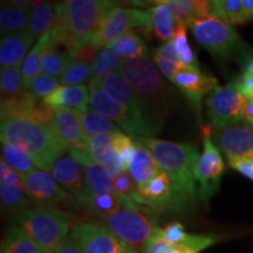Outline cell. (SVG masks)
I'll use <instances>...</instances> for the list:
<instances>
[{
  "label": "cell",
  "mask_w": 253,
  "mask_h": 253,
  "mask_svg": "<svg viewBox=\"0 0 253 253\" xmlns=\"http://www.w3.org/2000/svg\"><path fill=\"white\" fill-rule=\"evenodd\" d=\"M116 2L107 0H68L55 5V25L52 40L72 53L93 39L103 19Z\"/></svg>",
  "instance_id": "obj_1"
},
{
  "label": "cell",
  "mask_w": 253,
  "mask_h": 253,
  "mask_svg": "<svg viewBox=\"0 0 253 253\" xmlns=\"http://www.w3.org/2000/svg\"><path fill=\"white\" fill-rule=\"evenodd\" d=\"M119 73L143 104L149 122L161 130L176 107L173 91L161 72L149 59H123Z\"/></svg>",
  "instance_id": "obj_2"
},
{
  "label": "cell",
  "mask_w": 253,
  "mask_h": 253,
  "mask_svg": "<svg viewBox=\"0 0 253 253\" xmlns=\"http://www.w3.org/2000/svg\"><path fill=\"white\" fill-rule=\"evenodd\" d=\"M1 143L20 147L36 164L37 169L50 172L54 164L67 149L60 140L53 121L48 125H36L21 120H1Z\"/></svg>",
  "instance_id": "obj_3"
},
{
  "label": "cell",
  "mask_w": 253,
  "mask_h": 253,
  "mask_svg": "<svg viewBox=\"0 0 253 253\" xmlns=\"http://www.w3.org/2000/svg\"><path fill=\"white\" fill-rule=\"evenodd\" d=\"M151 151L161 170L169 175L176 191L186 207L196 196L195 167L199 160L198 149L189 143H176L151 137L141 140Z\"/></svg>",
  "instance_id": "obj_4"
},
{
  "label": "cell",
  "mask_w": 253,
  "mask_h": 253,
  "mask_svg": "<svg viewBox=\"0 0 253 253\" xmlns=\"http://www.w3.org/2000/svg\"><path fill=\"white\" fill-rule=\"evenodd\" d=\"M71 214L53 208L25 210L14 216L15 225L23 229L43 253H54L71 235Z\"/></svg>",
  "instance_id": "obj_5"
},
{
  "label": "cell",
  "mask_w": 253,
  "mask_h": 253,
  "mask_svg": "<svg viewBox=\"0 0 253 253\" xmlns=\"http://www.w3.org/2000/svg\"><path fill=\"white\" fill-rule=\"evenodd\" d=\"M103 221L125 244L142 251L158 229L154 211L134 201H123V207Z\"/></svg>",
  "instance_id": "obj_6"
},
{
  "label": "cell",
  "mask_w": 253,
  "mask_h": 253,
  "mask_svg": "<svg viewBox=\"0 0 253 253\" xmlns=\"http://www.w3.org/2000/svg\"><path fill=\"white\" fill-rule=\"evenodd\" d=\"M136 27L140 28L143 31V34L149 37L153 32L150 14L140 9L121 7L116 5L103 19L99 31L95 33L90 41L97 49L101 50L113 45L120 38L125 36L126 32Z\"/></svg>",
  "instance_id": "obj_7"
},
{
  "label": "cell",
  "mask_w": 253,
  "mask_h": 253,
  "mask_svg": "<svg viewBox=\"0 0 253 253\" xmlns=\"http://www.w3.org/2000/svg\"><path fill=\"white\" fill-rule=\"evenodd\" d=\"M90 94V106L95 112L100 113L104 118L118 123L126 134L134 140L151 138L160 130L143 119L137 118L121 104L113 100L102 89L97 87H88Z\"/></svg>",
  "instance_id": "obj_8"
},
{
  "label": "cell",
  "mask_w": 253,
  "mask_h": 253,
  "mask_svg": "<svg viewBox=\"0 0 253 253\" xmlns=\"http://www.w3.org/2000/svg\"><path fill=\"white\" fill-rule=\"evenodd\" d=\"M195 39L214 58L226 59L242 45L236 28L214 15L195 21L191 27Z\"/></svg>",
  "instance_id": "obj_9"
},
{
  "label": "cell",
  "mask_w": 253,
  "mask_h": 253,
  "mask_svg": "<svg viewBox=\"0 0 253 253\" xmlns=\"http://www.w3.org/2000/svg\"><path fill=\"white\" fill-rule=\"evenodd\" d=\"M203 153L195 167V178L198 182V197L208 203L219 188L224 172L220 151L212 141V126L203 128Z\"/></svg>",
  "instance_id": "obj_10"
},
{
  "label": "cell",
  "mask_w": 253,
  "mask_h": 253,
  "mask_svg": "<svg viewBox=\"0 0 253 253\" xmlns=\"http://www.w3.org/2000/svg\"><path fill=\"white\" fill-rule=\"evenodd\" d=\"M246 97L240 93L236 80L217 86L207 100L209 118L213 129H221L243 121Z\"/></svg>",
  "instance_id": "obj_11"
},
{
  "label": "cell",
  "mask_w": 253,
  "mask_h": 253,
  "mask_svg": "<svg viewBox=\"0 0 253 253\" xmlns=\"http://www.w3.org/2000/svg\"><path fill=\"white\" fill-rule=\"evenodd\" d=\"M132 201L150 209L154 212H162L166 210L183 211L188 208L177 194L172 179L163 170L147 184L138 186Z\"/></svg>",
  "instance_id": "obj_12"
},
{
  "label": "cell",
  "mask_w": 253,
  "mask_h": 253,
  "mask_svg": "<svg viewBox=\"0 0 253 253\" xmlns=\"http://www.w3.org/2000/svg\"><path fill=\"white\" fill-rule=\"evenodd\" d=\"M0 113L1 120H21L36 125H48L54 119V110L42 99L34 97L30 90L1 99Z\"/></svg>",
  "instance_id": "obj_13"
},
{
  "label": "cell",
  "mask_w": 253,
  "mask_h": 253,
  "mask_svg": "<svg viewBox=\"0 0 253 253\" xmlns=\"http://www.w3.org/2000/svg\"><path fill=\"white\" fill-rule=\"evenodd\" d=\"M23 182L31 204L37 208H52L66 201L72 203V195L60 186L49 172L37 169L23 177Z\"/></svg>",
  "instance_id": "obj_14"
},
{
  "label": "cell",
  "mask_w": 253,
  "mask_h": 253,
  "mask_svg": "<svg viewBox=\"0 0 253 253\" xmlns=\"http://www.w3.org/2000/svg\"><path fill=\"white\" fill-rule=\"evenodd\" d=\"M82 253H122L128 248L106 225L79 223L72 227Z\"/></svg>",
  "instance_id": "obj_15"
},
{
  "label": "cell",
  "mask_w": 253,
  "mask_h": 253,
  "mask_svg": "<svg viewBox=\"0 0 253 253\" xmlns=\"http://www.w3.org/2000/svg\"><path fill=\"white\" fill-rule=\"evenodd\" d=\"M218 149L231 158H253V126L244 121L221 129L212 128Z\"/></svg>",
  "instance_id": "obj_16"
},
{
  "label": "cell",
  "mask_w": 253,
  "mask_h": 253,
  "mask_svg": "<svg viewBox=\"0 0 253 253\" xmlns=\"http://www.w3.org/2000/svg\"><path fill=\"white\" fill-rule=\"evenodd\" d=\"M0 202L2 211L23 212L31 205L23 178L1 158L0 161Z\"/></svg>",
  "instance_id": "obj_17"
},
{
  "label": "cell",
  "mask_w": 253,
  "mask_h": 253,
  "mask_svg": "<svg viewBox=\"0 0 253 253\" xmlns=\"http://www.w3.org/2000/svg\"><path fill=\"white\" fill-rule=\"evenodd\" d=\"M171 82L190 101L198 115L201 112L202 99L207 94L212 93L217 87L216 78L194 69H183L177 73Z\"/></svg>",
  "instance_id": "obj_18"
},
{
  "label": "cell",
  "mask_w": 253,
  "mask_h": 253,
  "mask_svg": "<svg viewBox=\"0 0 253 253\" xmlns=\"http://www.w3.org/2000/svg\"><path fill=\"white\" fill-rule=\"evenodd\" d=\"M68 155H71V157L74 158L84 168V196L114 194L113 177L102 166L95 162L84 150L72 149L68 151Z\"/></svg>",
  "instance_id": "obj_19"
},
{
  "label": "cell",
  "mask_w": 253,
  "mask_h": 253,
  "mask_svg": "<svg viewBox=\"0 0 253 253\" xmlns=\"http://www.w3.org/2000/svg\"><path fill=\"white\" fill-rule=\"evenodd\" d=\"M88 87L100 88V89H102L107 95H109L113 100H115L116 102L121 104L125 108L130 110L135 116L149 122V120L147 118V114H145L143 104H142L140 99L136 96V94L132 91L130 86L126 84V81L123 79V77L119 72L114 73L110 77L103 79L102 81L99 82V84H95V82L89 81ZM155 128H156V126H155ZM158 130H160V129H158Z\"/></svg>",
  "instance_id": "obj_20"
},
{
  "label": "cell",
  "mask_w": 253,
  "mask_h": 253,
  "mask_svg": "<svg viewBox=\"0 0 253 253\" xmlns=\"http://www.w3.org/2000/svg\"><path fill=\"white\" fill-rule=\"evenodd\" d=\"M53 110H54L53 125L67 151L72 149L84 150L87 138L82 130L77 110L61 108Z\"/></svg>",
  "instance_id": "obj_21"
},
{
  "label": "cell",
  "mask_w": 253,
  "mask_h": 253,
  "mask_svg": "<svg viewBox=\"0 0 253 253\" xmlns=\"http://www.w3.org/2000/svg\"><path fill=\"white\" fill-rule=\"evenodd\" d=\"M52 176L68 194L72 195L73 201L84 196V168L71 155H63L58 160L52 169Z\"/></svg>",
  "instance_id": "obj_22"
},
{
  "label": "cell",
  "mask_w": 253,
  "mask_h": 253,
  "mask_svg": "<svg viewBox=\"0 0 253 253\" xmlns=\"http://www.w3.org/2000/svg\"><path fill=\"white\" fill-rule=\"evenodd\" d=\"M52 109H72L78 112H88V103H90V94L88 87L80 86H60L54 93L42 99Z\"/></svg>",
  "instance_id": "obj_23"
},
{
  "label": "cell",
  "mask_w": 253,
  "mask_h": 253,
  "mask_svg": "<svg viewBox=\"0 0 253 253\" xmlns=\"http://www.w3.org/2000/svg\"><path fill=\"white\" fill-rule=\"evenodd\" d=\"M34 38L28 32L13 33L1 37L0 42V66L1 69L23 65L28 54L27 50L34 42Z\"/></svg>",
  "instance_id": "obj_24"
},
{
  "label": "cell",
  "mask_w": 253,
  "mask_h": 253,
  "mask_svg": "<svg viewBox=\"0 0 253 253\" xmlns=\"http://www.w3.org/2000/svg\"><path fill=\"white\" fill-rule=\"evenodd\" d=\"M169 6L177 25L192 27L195 21L212 15V1L207 0H163Z\"/></svg>",
  "instance_id": "obj_25"
},
{
  "label": "cell",
  "mask_w": 253,
  "mask_h": 253,
  "mask_svg": "<svg viewBox=\"0 0 253 253\" xmlns=\"http://www.w3.org/2000/svg\"><path fill=\"white\" fill-rule=\"evenodd\" d=\"M212 15L235 26L253 21V0H214Z\"/></svg>",
  "instance_id": "obj_26"
},
{
  "label": "cell",
  "mask_w": 253,
  "mask_h": 253,
  "mask_svg": "<svg viewBox=\"0 0 253 253\" xmlns=\"http://www.w3.org/2000/svg\"><path fill=\"white\" fill-rule=\"evenodd\" d=\"M135 142L136 149L128 171L130 172L137 185L142 186L151 181L161 171V168L155 160L154 155L145 147L143 142L141 140H135Z\"/></svg>",
  "instance_id": "obj_27"
},
{
  "label": "cell",
  "mask_w": 253,
  "mask_h": 253,
  "mask_svg": "<svg viewBox=\"0 0 253 253\" xmlns=\"http://www.w3.org/2000/svg\"><path fill=\"white\" fill-rule=\"evenodd\" d=\"M33 8L31 6L8 5L2 2L0 8V33L1 37L28 32Z\"/></svg>",
  "instance_id": "obj_28"
},
{
  "label": "cell",
  "mask_w": 253,
  "mask_h": 253,
  "mask_svg": "<svg viewBox=\"0 0 253 253\" xmlns=\"http://www.w3.org/2000/svg\"><path fill=\"white\" fill-rule=\"evenodd\" d=\"M72 204L84 209L88 213L103 220L123 207V199L115 194H101L84 196L74 201Z\"/></svg>",
  "instance_id": "obj_29"
},
{
  "label": "cell",
  "mask_w": 253,
  "mask_h": 253,
  "mask_svg": "<svg viewBox=\"0 0 253 253\" xmlns=\"http://www.w3.org/2000/svg\"><path fill=\"white\" fill-rule=\"evenodd\" d=\"M154 4L155 6L148 11L151 18V28L157 39L166 43L168 41L173 40L178 25L171 9L167 4H164L163 0L155 1Z\"/></svg>",
  "instance_id": "obj_30"
},
{
  "label": "cell",
  "mask_w": 253,
  "mask_h": 253,
  "mask_svg": "<svg viewBox=\"0 0 253 253\" xmlns=\"http://www.w3.org/2000/svg\"><path fill=\"white\" fill-rule=\"evenodd\" d=\"M52 42V34L46 33L40 39H38L36 45L33 46L28 54L25 58L23 65H21V71H23L24 79V88L26 90L30 89L32 82L34 79L39 77L42 71V56L43 53L49 43Z\"/></svg>",
  "instance_id": "obj_31"
},
{
  "label": "cell",
  "mask_w": 253,
  "mask_h": 253,
  "mask_svg": "<svg viewBox=\"0 0 253 253\" xmlns=\"http://www.w3.org/2000/svg\"><path fill=\"white\" fill-rule=\"evenodd\" d=\"M0 253H43L31 237L18 225H11L6 230L1 242Z\"/></svg>",
  "instance_id": "obj_32"
},
{
  "label": "cell",
  "mask_w": 253,
  "mask_h": 253,
  "mask_svg": "<svg viewBox=\"0 0 253 253\" xmlns=\"http://www.w3.org/2000/svg\"><path fill=\"white\" fill-rule=\"evenodd\" d=\"M55 25V5L52 2H41L39 6L33 8L28 33L34 39L49 33Z\"/></svg>",
  "instance_id": "obj_33"
},
{
  "label": "cell",
  "mask_w": 253,
  "mask_h": 253,
  "mask_svg": "<svg viewBox=\"0 0 253 253\" xmlns=\"http://www.w3.org/2000/svg\"><path fill=\"white\" fill-rule=\"evenodd\" d=\"M78 115L79 119H80L82 130H84L87 140L96 135H113L120 130L115 123H113L110 120L104 118L100 113L95 112L93 108H89V110L86 113L78 112Z\"/></svg>",
  "instance_id": "obj_34"
},
{
  "label": "cell",
  "mask_w": 253,
  "mask_h": 253,
  "mask_svg": "<svg viewBox=\"0 0 253 253\" xmlns=\"http://www.w3.org/2000/svg\"><path fill=\"white\" fill-rule=\"evenodd\" d=\"M108 47H112L122 59L126 60L147 59L148 56L147 45L140 34L135 33L132 30L126 32L125 36Z\"/></svg>",
  "instance_id": "obj_35"
},
{
  "label": "cell",
  "mask_w": 253,
  "mask_h": 253,
  "mask_svg": "<svg viewBox=\"0 0 253 253\" xmlns=\"http://www.w3.org/2000/svg\"><path fill=\"white\" fill-rule=\"evenodd\" d=\"M1 158L19 176L23 177L36 171L37 167L26 151L14 144L1 143Z\"/></svg>",
  "instance_id": "obj_36"
},
{
  "label": "cell",
  "mask_w": 253,
  "mask_h": 253,
  "mask_svg": "<svg viewBox=\"0 0 253 253\" xmlns=\"http://www.w3.org/2000/svg\"><path fill=\"white\" fill-rule=\"evenodd\" d=\"M122 61L123 59L112 47H106V48L101 49L91 65L93 66V78L89 81L99 84L103 79L116 73V71L119 72Z\"/></svg>",
  "instance_id": "obj_37"
},
{
  "label": "cell",
  "mask_w": 253,
  "mask_h": 253,
  "mask_svg": "<svg viewBox=\"0 0 253 253\" xmlns=\"http://www.w3.org/2000/svg\"><path fill=\"white\" fill-rule=\"evenodd\" d=\"M58 45L52 40L42 56V73L60 78L71 61V55L67 52H60Z\"/></svg>",
  "instance_id": "obj_38"
},
{
  "label": "cell",
  "mask_w": 253,
  "mask_h": 253,
  "mask_svg": "<svg viewBox=\"0 0 253 253\" xmlns=\"http://www.w3.org/2000/svg\"><path fill=\"white\" fill-rule=\"evenodd\" d=\"M91 78H93V66L79 61V60L71 59L59 80L61 86H80L82 82Z\"/></svg>",
  "instance_id": "obj_39"
},
{
  "label": "cell",
  "mask_w": 253,
  "mask_h": 253,
  "mask_svg": "<svg viewBox=\"0 0 253 253\" xmlns=\"http://www.w3.org/2000/svg\"><path fill=\"white\" fill-rule=\"evenodd\" d=\"M0 89L1 99L13 97L26 90L24 88V79L21 66L1 69L0 73Z\"/></svg>",
  "instance_id": "obj_40"
},
{
  "label": "cell",
  "mask_w": 253,
  "mask_h": 253,
  "mask_svg": "<svg viewBox=\"0 0 253 253\" xmlns=\"http://www.w3.org/2000/svg\"><path fill=\"white\" fill-rule=\"evenodd\" d=\"M173 42L177 53H178L181 63L186 69H194V71H201L199 69V63L196 56L195 52L192 50L188 42V37H186V27L179 26L177 27L175 38H173Z\"/></svg>",
  "instance_id": "obj_41"
},
{
  "label": "cell",
  "mask_w": 253,
  "mask_h": 253,
  "mask_svg": "<svg viewBox=\"0 0 253 253\" xmlns=\"http://www.w3.org/2000/svg\"><path fill=\"white\" fill-rule=\"evenodd\" d=\"M113 147L119 154V156L121 157L125 168L128 170L136 149L135 140L125 132L119 130L115 134H113Z\"/></svg>",
  "instance_id": "obj_42"
},
{
  "label": "cell",
  "mask_w": 253,
  "mask_h": 253,
  "mask_svg": "<svg viewBox=\"0 0 253 253\" xmlns=\"http://www.w3.org/2000/svg\"><path fill=\"white\" fill-rule=\"evenodd\" d=\"M113 188L114 194L118 195L123 201H132L138 189V185L132 178L130 172L126 170V171H122L119 175L113 177Z\"/></svg>",
  "instance_id": "obj_43"
},
{
  "label": "cell",
  "mask_w": 253,
  "mask_h": 253,
  "mask_svg": "<svg viewBox=\"0 0 253 253\" xmlns=\"http://www.w3.org/2000/svg\"><path fill=\"white\" fill-rule=\"evenodd\" d=\"M60 86H61V84H60L59 78L41 73L39 77L34 79L28 90L37 99H45L50 94L54 93Z\"/></svg>",
  "instance_id": "obj_44"
},
{
  "label": "cell",
  "mask_w": 253,
  "mask_h": 253,
  "mask_svg": "<svg viewBox=\"0 0 253 253\" xmlns=\"http://www.w3.org/2000/svg\"><path fill=\"white\" fill-rule=\"evenodd\" d=\"M113 148V135L102 134L88 138L84 153H87L95 162H99L102 155Z\"/></svg>",
  "instance_id": "obj_45"
},
{
  "label": "cell",
  "mask_w": 253,
  "mask_h": 253,
  "mask_svg": "<svg viewBox=\"0 0 253 253\" xmlns=\"http://www.w3.org/2000/svg\"><path fill=\"white\" fill-rule=\"evenodd\" d=\"M153 59L157 69L161 72V74L164 78H167L170 82L172 81V79L175 78L177 73L183 71V69H186L181 62H177L175 60L167 58V56L161 54L160 52H157V49L154 50Z\"/></svg>",
  "instance_id": "obj_46"
},
{
  "label": "cell",
  "mask_w": 253,
  "mask_h": 253,
  "mask_svg": "<svg viewBox=\"0 0 253 253\" xmlns=\"http://www.w3.org/2000/svg\"><path fill=\"white\" fill-rule=\"evenodd\" d=\"M162 235L168 244L172 246H183L188 239L189 233L185 232L184 226L181 223L175 221L162 229Z\"/></svg>",
  "instance_id": "obj_47"
},
{
  "label": "cell",
  "mask_w": 253,
  "mask_h": 253,
  "mask_svg": "<svg viewBox=\"0 0 253 253\" xmlns=\"http://www.w3.org/2000/svg\"><path fill=\"white\" fill-rule=\"evenodd\" d=\"M97 163H99L100 166H102L112 177L119 175V173H121L122 171H126V170L125 168V164L122 162L121 157L119 156V154L116 153L114 147L110 148L108 151H106Z\"/></svg>",
  "instance_id": "obj_48"
},
{
  "label": "cell",
  "mask_w": 253,
  "mask_h": 253,
  "mask_svg": "<svg viewBox=\"0 0 253 253\" xmlns=\"http://www.w3.org/2000/svg\"><path fill=\"white\" fill-rule=\"evenodd\" d=\"M99 52L100 50L91 43V41H88V42L82 43L78 48H75L72 53H69V55H71V59L93 65Z\"/></svg>",
  "instance_id": "obj_49"
},
{
  "label": "cell",
  "mask_w": 253,
  "mask_h": 253,
  "mask_svg": "<svg viewBox=\"0 0 253 253\" xmlns=\"http://www.w3.org/2000/svg\"><path fill=\"white\" fill-rule=\"evenodd\" d=\"M170 244H168L167 240L163 238L162 235V229L156 230V232L154 233V236L151 237L145 248L143 250L144 253H166L170 248Z\"/></svg>",
  "instance_id": "obj_50"
},
{
  "label": "cell",
  "mask_w": 253,
  "mask_h": 253,
  "mask_svg": "<svg viewBox=\"0 0 253 253\" xmlns=\"http://www.w3.org/2000/svg\"><path fill=\"white\" fill-rule=\"evenodd\" d=\"M230 167L253 181V158H231Z\"/></svg>",
  "instance_id": "obj_51"
},
{
  "label": "cell",
  "mask_w": 253,
  "mask_h": 253,
  "mask_svg": "<svg viewBox=\"0 0 253 253\" xmlns=\"http://www.w3.org/2000/svg\"><path fill=\"white\" fill-rule=\"evenodd\" d=\"M237 86H238L240 93H242L246 99H252L253 97V73H243L242 77L236 80Z\"/></svg>",
  "instance_id": "obj_52"
},
{
  "label": "cell",
  "mask_w": 253,
  "mask_h": 253,
  "mask_svg": "<svg viewBox=\"0 0 253 253\" xmlns=\"http://www.w3.org/2000/svg\"><path fill=\"white\" fill-rule=\"evenodd\" d=\"M54 253H82L80 243H79L77 237L73 235L72 231L68 238L59 246Z\"/></svg>",
  "instance_id": "obj_53"
},
{
  "label": "cell",
  "mask_w": 253,
  "mask_h": 253,
  "mask_svg": "<svg viewBox=\"0 0 253 253\" xmlns=\"http://www.w3.org/2000/svg\"><path fill=\"white\" fill-rule=\"evenodd\" d=\"M243 121L253 126V97L246 99L244 109H243Z\"/></svg>",
  "instance_id": "obj_54"
},
{
  "label": "cell",
  "mask_w": 253,
  "mask_h": 253,
  "mask_svg": "<svg viewBox=\"0 0 253 253\" xmlns=\"http://www.w3.org/2000/svg\"><path fill=\"white\" fill-rule=\"evenodd\" d=\"M166 253H192L190 250L183 248V246H170Z\"/></svg>",
  "instance_id": "obj_55"
},
{
  "label": "cell",
  "mask_w": 253,
  "mask_h": 253,
  "mask_svg": "<svg viewBox=\"0 0 253 253\" xmlns=\"http://www.w3.org/2000/svg\"><path fill=\"white\" fill-rule=\"evenodd\" d=\"M243 73H253V56H250V58L246 60Z\"/></svg>",
  "instance_id": "obj_56"
},
{
  "label": "cell",
  "mask_w": 253,
  "mask_h": 253,
  "mask_svg": "<svg viewBox=\"0 0 253 253\" xmlns=\"http://www.w3.org/2000/svg\"><path fill=\"white\" fill-rule=\"evenodd\" d=\"M122 253H137L136 252V250H134V249H131L130 246H128V248H126L125 251H123Z\"/></svg>",
  "instance_id": "obj_57"
}]
</instances>
